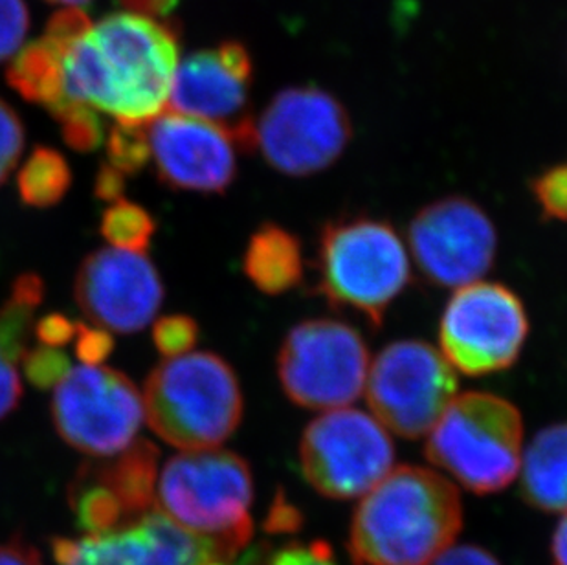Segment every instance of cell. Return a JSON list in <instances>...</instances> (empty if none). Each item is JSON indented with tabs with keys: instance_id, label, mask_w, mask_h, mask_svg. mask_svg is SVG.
I'll list each match as a JSON object with an SVG mask.
<instances>
[{
	"instance_id": "42",
	"label": "cell",
	"mask_w": 567,
	"mask_h": 565,
	"mask_svg": "<svg viewBox=\"0 0 567 565\" xmlns=\"http://www.w3.org/2000/svg\"><path fill=\"white\" fill-rule=\"evenodd\" d=\"M47 2H60V4H89L92 0H47Z\"/></svg>"
},
{
	"instance_id": "43",
	"label": "cell",
	"mask_w": 567,
	"mask_h": 565,
	"mask_svg": "<svg viewBox=\"0 0 567 565\" xmlns=\"http://www.w3.org/2000/svg\"><path fill=\"white\" fill-rule=\"evenodd\" d=\"M208 565H226L225 562H212V564Z\"/></svg>"
},
{
	"instance_id": "18",
	"label": "cell",
	"mask_w": 567,
	"mask_h": 565,
	"mask_svg": "<svg viewBox=\"0 0 567 565\" xmlns=\"http://www.w3.org/2000/svg\"><path fill=\"white\" fill-rule=\"evenodd\" d=\"M58 565H208L214 549L167 520L158 508L103 533L54 540Z\"/></svg>"
},
{
	"instance_id": "17",
	"label": "cell",
	"mask_w": 567,
	"mask_h": 565,
	"mask_svg": "<svg viewBox=\"0 0 567 565\" xmlns=\"http://www.w3.org/2000/svg\"><path fill=\"white\" fill-rule=\"evenodd\" d=\"M161 452L150 441H134L118 458L85 464L70 485V508L85 533L122 527L156 508Z\"/></svg>"
},
{
	"instance_id": "30",
	"label": "cell",
	"mask_w": 567,
	"mask_h": 565,
	"mask_svg": "<svg viewBox=\"0 0 567 565\" xmlns=\"http://www.w3.org/2000/svg\"><path fill=\"white\" fill-rule=\"evenodd\" d=\"M24 125L19 114L0 97V186L8 181L11 171L24 151Z\"/></svg>"
},
{
	"instance_id": "9",
	"label": "cell",
	"mask_w": 567,
	"mask_h": 565,
	"mask_svg": "<svg viewBox=\"0 0 567 565\" xmlns=\"http://www.w3.org/2000/svg\"><path fill=\"white\" fill-rule=\"evenodd\" d=\"M307 483L331 500L362 497L390 474L395 446L375 417L331 410L306 428L300 443Z\"/></svg>"
},
{
	"instance_id": "27",
	"label": "cell",
	"mask_w": 567,
	"mask_h": 565,
	"mask_svg": "<svg viewBox=\"0 0 567 565\" xmlns=\"http://www.w3.org/2000/svg\"><path fill=\"white\" fill-rule=\"evenodd\" d=\"M22 369L28 382L38 390H52L72 371V363L60 349L41 346L28 349L27 355L22 357Z\"/></svg>"
},
{
	"instance_id": "35",
	"label": "cell",
	"mask_w": 567,
	"mask_h": 565,
	"mask_svg": "<svg viewBox=\"0 0 567 565\" xmlns=\"http://www.w3.org/2000/svg\"><path fill=\"white\" fill-rule=\"evenodd\" d=\"M22 386L17 362L0 351V421L10 415L21 402Z\"/></svg>"
},
{
	"instance_id": "10",
	"label": "cell",
	"mask_w": 567,
	"mask_h": 565,
	"mask_svg": "<svg viewBox=\"0 0 567 565\" xmlns=\"http://www.w3.org/2000/svg\"><path fill=\"white\" fill-rule=\"evenodd\" d=\"M529 335L524 304L502 282H471L455 290L440 323L441 352L468 377L514 366Z\"/></svg>"
},
{
	"instance_id": "3",
	"label": "cell",
	"mask_w": 567,
	"mask_h": 565,
	"mask_svg": "<svg viewBox=\"0 0 567 565\" xmlns=\"http://www.w3.org/2000/svg\"><path fill=\"white\" fill-rule=\"evenodd\" d=\"M254 477L228 450H193L169 459L156 483V508L230 561L252 538Z\"/></svg>"
},
{
	"instance_id": "2",
	"label": "cell",
	"mask_w": 567,
	"mask_h": 565,
	"mask_svg": "<svg viewBox=\"0 0 567 565\" xmlns=\"http://www.w3.org/2000/svg\"><path fill=\"white\" fill-rule=\"evenodd\" d=\"M461 527L457 486L435 470L402 464L360 500L349 553L354 565H430Z\"/></svg>"
},
{
	"instance_id": "40",
	"label": "cell",
	"mask_w": 567,
	"mask_h": 565,
	"mask_svg": "<svg viewBox=\"0 0 567 565\" xmlns=\"http://www.w3.org/2000/svg\"><path fill=\"white\" fill-rule=\"evenodd\" d=\"M120 4L136 16L169 17L181 0H118Z\"/></svg>"
},
{
	"instance_id": "34",
	"label": "cell",
	"mask_w": 567,
	"mask_h": 565,
	"mask_svg": "<svg viewBox=\"0 0 567 565\" xmlns=\"http://www.w3.org/2000/svg\"><path fill=\"white\" fill-rule=\"evenodd\" d=\"M268 565H337L332 551L323 542L292 544L278 551Z\"/></svg>"
},
{
	"instance_id": "31",
	"label": "cell",
	"mask_w": 567,
	"mask_h": 565,
	"mask_svg": "<svg viewBox=\"0 0 567 565\" xmlns=\"http://www.w3.org/2000/svg\"><path fill=\"white\" fill-rule=\"evenodd\" d=\"M30 28V16L24 0H0V63L21 49Z\"/></svg>"
},
{
	"instance_id": "22",
	"label": "cell",
	"mask_w": 567,
	"mask_h": 565,
	"mask_svg": "<svg viewBox=\"0 0 567 565\" xmlns=\"http://www.w3.org/2000/svg\"><path fill=\"white\" fill-rule=\"evenodd\" d=\"M72 186V171L60 151L39 145L28 156L17 176V192L22 204L47 209L63 201Z\"/></svg>"
},
{
	"instance_id": "33",
	"label": "cell",
	"mask_w": 567,
	"mask_h": 565,
	"mask_svg": "<svg viewBox=\"0 0 567 565\" xmlns=\"http://www.w3.org/2000/svg\"><path fill=\"white\" fill-rule=\"evenodd\" d=\"M114 351L111 332L102 327H89L78 323L75 327V355L83 366H100Z\"/></svg>"
},
{
	"instance_id": "14",
	"label": "cell",
	"mask_w": 567,
	"mask_h": 565,
	"mask_svg": "<svg viewBox=\"0 0 567 565\" xmlns=\"http://www.w3.org/2000/svg\"><path fill=\"white\" fill-rule=\"evenodd\" d=\"M250 52L239 41L193 52L178 64L169 92V107L225 127L241 153L256 151V122L248 113L252 83Z\"/></svg>"
},
{
	"instance_id": "20",
	"label": "cell",
	"mask_w": 567,
	"mask_h": 565,
	"mask_svg": "<svg viewBox=\"0 0 567 565\" xmlns=\"http://www.w3.org/2000/svg\"><path fill=\"white\" fill-rule=\"evenodd\" d=\"M243 268L262 294L289 292L303 281L306 273L300 239L284 226L265 223L248 240Z\"/></svg>"
},
{
	"instance_id": "29",
	"label": "cell",
	"mask_w": 567,
	"mask_h": 565,
	"mask_svg": "<svg viewBox=\"0 0 567 565\" xmlns=\"http://www.w3.org/2000/svg\"><path fill=\"white\" fill-rule=\"evenodd\" d=\"M530 192L546 219L567 223V164L549 167L536 176Z\"/></svg>"
},
{
	"instance_id": "28",
	"label": "cell",
	"mask_w": 567,
	"mask_h": 565,
	"mask_svg": "<svg viewBox=\"0 0 567 565\" xmlns=\"http://www.w3.org/2000/svg\"><path fill=\"white\" fill-rule=\"evenodd\" d=\"M198 335L200 329L192 316H166L153 327V343L162 357H183L197 346Z\"/></svg>"
},
{
	"instance_id": "38",
	"label": "cell",
	"mask_w": 567,
	"mask_h": 565,
	"mask_svg": "<svg viewBox=\"0 0 567 565\" xmlns=\"http://www.w3.org/2000/svg\"><path fill=\"white\" fill-rule=\"evenodd\" d=\"M125 192V175L122 171L103 162L94 181V195L105 203H116Z\"/></svg>"
},
{
	"instance_id": "12",
	"label": "cell",
	"mask_w": 567,
	"mask_h": 565,
	"mask_svg": "<svg viewBox=\"0 0 567 565\" xmlns=\"http://www.w3.org/2000/svg\"><path fill=\"white\" fill-rule=\"evenodd\" d=\"M144 417V399L133 380L102 366L72 369L52 400L60 438L91 458H114L127 450Z\"/></svg>"
},
{
	"instance_id": "25",
	"label": "cell",
	"mask_w": 567,
	"mask_h": 565,
	"mask_svg": "<svg viewBox=\"0 0 567 565\" xmlns=\"http://www.w3.org/2000/svg\"><path fill=\"white\" fill-rule=\"evenodd\" d=\"M107 162L125 176L136 175L151 161L150 122L116 120L107 136Z\"/></svg>"
},
{
	"instance_id": "6",
	"label": "cell",
	"mask_w": 567,
	"mask_h": 565,
	"mask_svg": "<svg viewBox=\"0 0 567 565\" xmlns=\"http://www.w3.org/2000/svg\"><path fill=\"white\" fill-rule=\"evenodd\" d=\"M424 453L466 491H505L518 477L524 459L522 413L493 393L455 397L430 430Z\"/></svg>"
},
{
	"instance_id": "24",
	"label": "cell",
	"mask_w": 567,
	"mask_h": 565,
	"mask_svg": "<svg viewBox=\"0 0 567 565\" xmlns=\"http://www.w3.org/2000/svg\"><path fill=\"white\" fill-rule=\"evenodd\" d=\"M156 232L153 215L138 204L120 198L103 214L100 234L120 250L144 254Z\"/></svg>"
},
{
	"instance_id": "15",
	"label": "cell",
	"mask_w": 567,
	"mask_h": 565,
	"mask_svg": "<svg viewBox=\"0 0 567 565\" xmlns=\"http://www.w3.org/2000/svg\"><path fill=\"white\" fill-rule=\"evenodd\" d=\"M74 298L92 323L131 335L150 326L161 310L164 282L145 254L102 248L78 268Z\"/></svg>"
},
{
	"instance_id": "8",
	"label": "cell",
	"mask_w": 567,
	"mask_h": 565,
	"mask_svg": "<svg viewBox=\"0 0 567 565\" xmlns=\"http://www.w3.org/2000/svg\"><path fill=\"white\" fill-rule=\"evenodd\" d=\"M457 374L426 341L384 347L370 366L365 393L377 421L404 439L429 435L457 397Z\"/></svg>"
},
{
	"instance_id": "7",
	"label": "cell",
	"mask_w": 567,
	"mask_h": 565,
	"mask_svg": "<svg viewBox=\"0 0 567 565\" xmlns=\"http://www.w3.org/2000/svg\"><path fill=\"white\" fill-rule=\"evenodd\" d=\"M370 366L360 332L331 318L292 327L278 352L279 384L307 410L349 408L365 390Z\"/></svg>"
},
{
	"instance_id": "39",
	"label": "cell",
	"mask_w": 567,
	"mask_h": 565,
	"mask_svg": "<svg viewBox=\"0 0 567 565\" xmlns=\"http://www.w3.org/2000/svg\"><path fill=\"white\" fill-rule=\"evenodd\" d=\"M0 565H43V561L35 547L13 540L0 544Z\"/></svg>"
},
{
	"instance_id": "37",
	"label": "cell",
	"mask_w": 567,
	"mask_h": 565,
	"mask_svg": "<svg viewBox=\"0 0 567 565\" xmlns=\"http://www.w3.org/2000/svg\"><path fill=\"white\" fill-rule=\"evenodd\" d=\"M430 565H502L496 556L477 545H452Z\"/></svg>"
},
{
	"instance_id": "32",
	"label": "cell",
	"mask_w": 567,
	"mask_h": 565,
	"mask_svg": "<svg viewBox=\"0 0 567 565\" xmlns=\"http://www.w3.org/2000/svg\"><path fill=\"white\" fill-rule=\"evenodd\" d=\"M91 30V17L86 16L85 11L81 8H64L50 19L44 39L66 55V52Z\"/></svg>"
},
{
	"instance_id": "11",
	"label": "cell",
	"mask_w": 567,
	"mask_h": 565,
	"mask_svg": "<svg viewBox=\"0 0 567 565\" xmlns=\"http://www.w3.org/2000/svg\"><path fill=\"white\" fill-rule=\"evenodd\" d=\"M351 136L348 111L318 86L285 89L256 122V150L272 170L296 178L331 167Z\"/></svg>"
},
{
	"instance_id": "26",
	"label": "cell",
	"mask_w": 567,
	"mask_h": 565,
	"mask_svg": "<svg viewBox=\"0 0 567 565\" xmlns=\"http://www.w3.org/2000/svg\"><path fill=\"white\" fill-rule=\"evenodd\" d=\"M60 122L64 144L78 153H92L103 144L105 127L102 117L86 103L66 100L50 113Z\"/></svg>"
},
{
	"instance_id": "23",
	"label": "cell",
	"mask_w": 567,
	"mask_h": 565,
	"mask_svg": "<svg viewBox=\"0 0 567 565\" xmlns=\"http://www.w3.org/2000/svg\"><path fill=\"white\" fill-rule=\"evenodd\" d=\"M43 298V279L38 274H22L11 285L10 298L0 307V351L13 362H22L27 355L33 312Z\"/></svg>"
},
{
	"instance_id": "13",
	"label": "cell",
	"mask_w": 567,
	"mask_h": 565,
	"mask_svg": "<svg viewBox=\"0 0 567 565\" xmlns=\"http://www.w3.org/2000/svg\"><path fill=\"white\" fill-rule=\"evenodd\" d=\"M413 261L437 287H465L493 267L498 234L480 204L444 197L419 209L408 228Z\"/></svg>"
},
{
	"instance_id": "41",
	"label": "cell",
	"mask_w": 567,
	"mask_h": 565,
	"mask_svg": "<svg viewBox=\"0 0 567 565\" xmlns=\"http://www.w3.org/2000/svg\"><path fill=\"white\" fill-rule=\"evenodd\" d=\"M551 553L555 565H567V512L553 534Z\"/></svg>"
},
{
	"instance_id": "4",
	"label": "cell",
	"mask_w": 567,
	"mask_h": 565,
	"mask_svg": "<svg viewBox=\"0 0 567 565\" xmlns=\"http://www.w3.org/2000/svg\"><path fill=\"white\" fill-rule=\"evenodd\" d=\"M241 382L225 358L188 352L158 363L144 386L151 430L184 452L219 449L243 421Z\"/></svg>"
},
{
	"instance_id": "21",
	"label": "cell",
	"mask_w": 567,
	"mask_h": 565,
	"mask_svg": "<svg viewBox=\"0 0 567 565\" xmlns=\"http://www.w3.org/2000/svg\"><path fill=\"white\" fill-rule=\"evenodd\" d=\"M64 54L47 39L27 44L13 55L6 81L27 100L54 113L69 97L64 94Z\"/></svg>"
},
{
	"instance_id": "36",
	"label": "cell",
	"mask_w": 567,
	"mask_h": 565,
	"mask_svg": "<svg viewBox=\"0 0 567 565\" xmlns=\"http://www.w3.org/2000/svg\"><path fill=\"white\" fill-rule=\"evenodd\" d=\"M75 327L78 323L55 312V315L44 316L43 320L39 321L35 326V337L43 346L60 349L75 338Z\"/></svg>"
},
{
	"instance_id": "1",
	"label": "cell",
	"mask_w": 567,
	"mask_h": 565,
	"mask_svg": "<svg viewBox=\"0 0 567 565\" xmlns=\"http://www.w3.org/2000/svg\"><path fill=\"white\" fill-rule=\"evenodd\" d=\"M178 52L172 22L107 16L64 55V94L120 122H151L166 107Z\"/></svg>"
},
{
	"instance_id": "5",
	"label": "cell",
	"mask_w": 567,
	"mask_h": 565,
	"mask_svg": "<svg viewBox=\"0 0 567 565\" xmlns=\"http://www.w3.org/2000/svg\"><path fill=\"white\" fill-rule=\"evenodd\" d=\"M316 273V290L331 307L365 316L377 329L408 287L412 268L404 243L390 223L343 217L321 228Z\"/></svg>"
},
{
	"instance_id": "16",
	"label": "cell",
	"mask_w": 567,
	"mask_h": 565,
	"mask_svg": "<svg viewBox=\"0 0 567 565\" xmlns=\"http://www.w3.org/2000/svg\"><path fill=\"white\" fill-rule=\"evenodd\" d=\"M151 158L164 186L220 195L237 178L236 140L225 127L167 111L150 123Z\"/></svg>"
},
{
	"instance_id": "19",
	"label": "cell",
	"mask_w": 567,
	"mask_h": 565,
	"mask_svg": "<svg viewBox=\"0 0 567 565\" xmlns=\"http://www.w3.org/2000/svg\"><path fill=\"white\" fill-rule=\"evenodd\" d=\"M519 494L530 507L567 512V422L544 428L519 466Z\"/></svg>"
}]
</instances>
